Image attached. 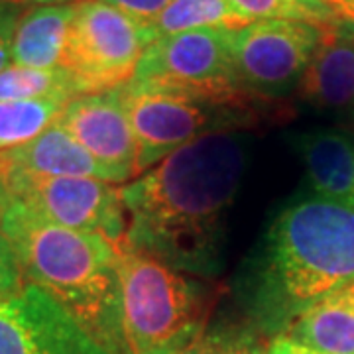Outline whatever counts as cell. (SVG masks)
I'll use <instances>...</instances> for the list:
<instances>
[{"mask_svg": "<svg viewBox=\"0 0 354 354\" xmlns=\"http://www.w3.org/2000/svg\"><path fill=\"white\" fill-rule=\"evenodd\" d=\"M0 232L14 246L26 281L57 297L106 351L130 354L113 242L53 225L6 197H0Z\"/></svg>", "mask_w": 354, "mask_h": 354, "instance_id": "3957f363", "label": "cell"}, {"mask_svg": "<svg viewBox=\"0 0 354 354\" xmlns=\"http://www.w3.org/2000/svg\"><path fill=\"white\" fill-rule=\"evenodd\" d=\"M183 354H270V348L254 330L228 327L205 333Z\"/></svg>", "mask_w": 354, "mask_h": 354, "instance_id": "44dd1931", "label": "cell"}, {"mask_svg": "<svg viewBox=\"0 0 354 354\" xmlns=\"http://www.w3.org/2000/svg\"><path fill=\"white\" fill-rule=\"evenodd\" d=\"M232 30H193L158 38L134 71V81L177 88L227 104L258 106L242 87L230 51Z\"/></svg>", "mask_w": 354, "mask_h": 354, "instance_id": "8992f818", "label": "cell"}, {"mask_svg": "<svg viewBox=\"0 0 354 354\" xmlns=\"http://www.w3.org/2000/svg\"><path fill=\"white\" fill-rule=\"evenodd\" d=\"M20 8L0 6V71L12 62V39L16 24L20 20Z\"/></svg>", "mask_w": 354, "mask_h": 354, "instance_id": "cb8c5ba5", "label": "cell"}, {"mask_svg": "<svg viewBox=\"0 0 354 354\" xmlns=\"http://www.w3.org/2000/svg\"><path fill=\"white\" fill-rule=\"evenodd\" d=\"M0 197L73 230L97 232L116 244L127 232L120 189L95 177L39 176L14 169L0 158Z\"/></svg>", "mask_w": 354, "mask_h": 354, "instance_id": "ba28073f", "label": "cell"}, {"mask_svg": "<svg viewBox=\"0 0 354 354\" xmlns=\"http://www.w3.org/2000/svg\"><path fill=\"white\" fill-rule=\"evenodd\" d=\"M348 2H351V4H353V6H354V0H348Z\"/></svg>", "mask_w": 354, "mask_h": 354, "instance_id": "f1b7e54d", "label": "cell"}, {"mask_svg": "<svg viewBox=\"0 0 354 354\" xmlns=\"http://www.w3.org/2000/svg\"><path fill=\"white\" fill-rule=\"evenodd\" d=\"M333 30L288 20H258L232 30L230 51L241 85L262 101L288 93Z\"/></svg>", "mask_w": 354, "mask_h": 354, "instance_id": "9c48e42d", "label": "cell"}, {"mask_svg": "<svg viewBox=\"0 0 354 354\" xmlns=\"http://www.w3.org/2000/svg\"><path fill=\"white\" fill-rule=\"evenodd\" d=\"M248 165L250 138L242 130L213 132L169 153L120 187L122 242L183 274L215 279Z\"/></svg>", "mask_w": 354, "mask_h": 354, "instance_id": "6da1fadb", "label": "cell"}, {"mask_svg": "<svg viewBox=\"0 0 354 354\" xmlns=\"http://www.w3.org/2000/svg\"><path fill=\"white\" fill-rule=\"evenodd\" d=\"M346 26L325 36L295 85L299 99L311 106L342 111L354 104V32Z\"/></svg>", "mask_w": 354, "mask_h": 354, "instance_id": "7c38bea8", "label": "cell"}, {"mask_svg": "<svg viewBox=\"0 0 354 354\" xmlns=\"http://www.w3.org/2000/svg\"><path fill=\"white\" fill-rule=\"evenodd\" d=\"M283 337L321 354H354V283L307 307Z\"/></svg>", "mask_w": 354, "mask_h": 354, "instance_id": "2e32d148", "label": "cell"}, {"mask_svg": "<svg viewBox=\"0 0 354 354\" xmlns=\"http://www.w3.org/2000/svg\"><path fill=\"white\" fill-rule=\"evenodd\" d=\"M351 283L354 207L311 195L272 221L241 290L254 323L283 335L307 307Z\"/></svg>", "mask_w": 354, "mask_h": 354, "instance_id": "7a4b0ae2", "label": "cell"}, {"mask_svg": "<svg viewBox=\"0 0 354 354\" xmlns=\"http://www.w3.org/2000/svg\"><path fill=\"white\" fill-rule=\"evenodd\" d=\"M0 158L14 169L39 176L95 177L106 181L101 165L57 120L24 146L0 152Z\"/></svg>", "mask_w": 354, "mask_h": 354, "instance_id": "9a60e30c", "label": "cell"}, {"mask_svg": "<svg viewBox=\"0 0 354 354\" xmlns=\"http://www.w3.org/2000/svg\"><path fill=\"white\" fill-rule=\"evenodd\" d=\"M236 10H241L252 22L258 20H288V22H304L333 30L344 26L341 18L329 8L309 2V0H228ZM351 26V24H348Z\"/></svg>", "mask_w": 354, "mask_h": 354, "instance_id": "ffe728a7", "label": "cell"}, {"mask_svg": "<svg viewBox=\"0 0 354 354\" xmlns=\"http://www.w3.org/2000/svg\"><path fill=\"white\" fill-rule=\"evenodd\" d=\"M309 2H315V4L329 8L330 12L337 14L342 22L354 26V6L348 0H309Z\"/></svg>", "mask_w": 354, "mask_h": 354, "instance_id": "484cf974", "label": "cell"}, {"mask_svg": "<svg viewBox=\"0 0 354 354\" xmlns=\"http://www.w3.org/2000/svg\"><path fill=\"white\" fill-rule=\"evenodd\" d=\"M69 101L34 99V101H0V152L16 150L39 136Z\"/></svg>", "mask_w": 354, "mask_h": 354, "instance_id": "d6986e66", "label": "cell"}, {"mask_svg": "<svg viewBox=\"0 0 354 354\" xmlns=\"http://www.w3.org/2000/svg\"><path fill=\"white\" fill-rule=\"evenodd\" d=\"M317 197L354 207V144L342 132L313 130L295 138Z\"/></svg>", "mask_w": 354, "mask_h": 354, "instance_id": "4fadbf2b", "label": "cell"}, {"mask_svg": "<svg viewBox=\"0 0 354 354\" xmlns=\"http://www.w3.org/2000/svg\"><path fill=\"white\" fill-rule=\"evenodd\" d=\"M148 46V26L101 0H87L75 6L62 69L75 77L81 95L113 91L134 77Z\"/></svg>", "mask_w": 354, "mask_h": 354, "instance_id": "52a82bcc", "label": "cell"}, {"mask_svg": "<svg viewBox=\"0 0 354 354\" xmlns=\"http://www.w3.org/2000/svg\"><path fill=\"white\" fill-rule=\"evenodd\" d=\"M28 4H36V0H0V6H10V8H22Z\"/></svg>", "mask_w": 354, "mask_h": 354, "instance_id": "4316f807", "label": "cell"}, {"mask_svg": "<svg viewBox=\"0 0 354 354\" xmlns=\"http://www.w3.org/2000/svg\"><path fill=\"white\" fill-rule=\"evenodd\" d=\"M118 93L138 144V176L197 138L242 130L260 114L258 106L227 104L134 79Z\"/></svg>", "mask_w": 354, "mask_h": 354, "instance_id": "5b68a950", "label": "cell"}, {"mask_svg": "<svg viewBox=\"0 0 354 354\" xmlns=\"http://www.w3.org/2000/svg\"><path fill=\"white\" fill-rule=\"evenodd\" d=\"M81 95L75 77L65 69H34L8 65L0 71V101L62 99L71 101Z\"/></svg>", "mask_w": 354, "mask_h": 354, "instance_id": "ac0fdd59", "label": "cell"}, {"mask_svg": "<svg viewBox=\"0 0 354 354\" xmlns=\"http://www.w3.org/2000/svg\"><path fill=\"white\" fill-rule=\"evenodd\" d=\"M268 348H270V354H321L305 348V346L293 342L288 337H283V335H278L274 341L268 344Z\"/></svg>", "mask_w": 354, "mask_h": 354, "instance_id": "d4e9b609", "label": "cell"}, {"mask_svg": "<svg viewBox=\"0 0 354 354\" xmlns=\"http://www.w3.org/2000/svg\"><path fill=\"white\" fill-rule=\"evenodd\" d=\"M26 278L10 241L0 232V304L8 301L24 288Z\"/></svg>", "mask_w": 354, "mask_h": 354, "instance_id": "7402d4cb", "label": "cell"}, {"mask_svg": "<svg viewBox=\"0 0 354 354\" xmlns=\"http://www.w3.org/2000/svg\"><path fill=\"white\" fill-rule=\"evenodd\" d=\"M75 6L41 4L22 12L12 39V64L34 69L64 65Z\"/></svg>", "mask_w": 354, "mask_h": 354, "instance_id": "5bb4252c", "label": "cell"}, {"mask_svg": "<svg viewBox=\"0 0 354 354\" xmlns=\"http://www.w3.org/2000/svg\"><path fill=\"white\" fill-rule=\"evenodd\" d=\"M114 8L122 10L140 24H152L153 20L171 4V0H101Z\"/></svg>", "mask_w": 354, "mask_h": 354, "instance_id": "603a6c76", "label": "cell"}, {"mask_svg": "<svg viewBox=\"0 0 354 354\" xmlns=\"http://www.w3.org/2000/svg\"><path fill=\"white\" fill-rule=\"evenodd\" d=\"M57 122L101 165L109 183L138 177V144L118 88L71 99Z\"/></svg>", "mask_w": 354, "mask_h": 354, "instance_id": "8fae6325", "label": "cell"}, {"mask_svg": "<svg viewBox=\"0 0 354 354\" xmlns=\"http://www.w3.org/2000/svg\"><path fill=\"white\" fill-rule=\"evenodd\" d=\"M252 24L241 10H236L228 0H171V4L160 14L148 32L152 44L158 38L193 32V30H241Z\"/></svg>", "mask_w": 354, "mask_h": 354, "instance_id": "e0dca14e", "label": "cell"}, {"mask_svg": "<svg viewBox=\"0 0 354 354\" xmlns=\"http://www.w3.org/2000/svg\"><path fill=\"white\" fill-rule=\"evenodd\" d=\"M81 2H87V0H36V4H65V6H77Z\"/></svg>", "mask_w": 354, "mask_h": 354, "instance_id": "83f0119b", "label": "cell"}, {"mask_svg": "<svg viewBox=\"0 0 354 354\" xmlns=\"http://www.w3.org/2000/svg\"><path fill=\"white\" fill-rule=\"evenodd\" d=\"M0 354H113L50 291L28 281L0 304Z\"/></svg>", "mask_w": 354, "mask_h": 354, "instance_id": "30bf717a", "label": "cell"}, {"mask_svg": "<svg viewBox=\"0 0 354 354\" xmlns=\"http://www.w3.org/2000/svg\"><path fill=\"white\" fill-rule=\"evenodd\" d=\"M122 327L130 354H183L203 335L216 286L116 242Z\"/></svg>", "mask_w": 354, "mask_h": 354, "instance_id": "277c9868", "label": "cell"}]
</instances>
